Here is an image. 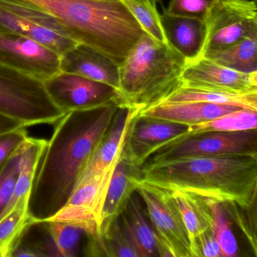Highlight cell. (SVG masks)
Segmentation results:
<instances>
[{
    "instance_id": "7402d4cb",
    "label": "cell",
    "mask_w": 257,
    "mask_h": 257,
    "mask_svg": "<svg viewBox=\"0 0 257 257\" xmlns=\"http://www.w3.org/2000/svg\"><path fill=\"white\" fill-rule=\"evenodd\" d=\"M203 57L240 72H257V16L239 42L225 49L208 51Z\"/></svg>"
},
{
    "instance_id": "836d02e7",
    "label": "cell",
    "mask_w": 257,
    "mask_h": 257,
    "mask_svg": "<svg viewBox=\"0 0 257 257\" xmlns=\"http://www.w3.org/2000/svg\"><path fill=\"white\" fill-rule=\"evenodd\" d=\"M25 127L0 134V173L29 136Z\"/></svg>"
},
{
    "instance_id": "8d00e7d4",
    "label": "cell",
    "mask_w": 257,
    "mask_h": 257,
    "mask_svg": "<svg viewBox=\"0 0 257 257\" xmlns=\"http://www.w3.org/2000/svg\"><path fill=\"white\" fill-rule=\"evenodd\" d=\"M150 1L152 2V3H156V4H157V3L161 4L162 3V0H150Z\"/></svg>"
},
{
    "instance_id": "d6a6232c",
    "label": "cell",
    "mask_w": 257,
    "mask_h": 257,
    "mask_svg": "<svg viewBox=\"0 0 257 257\" xmlns=\"http://www.w3.org/2000/svg\"><path fill=\"white\" fill-rule=\"evenodd\" d=\"M216 0H170L163 11L174 16L198 18L205 21Z\"/></svg>"
},
{
    "instance_id": "4fadbf2b",
    "label": "cell",
    "mask_w": 257,
    "mask_h": 257,
    "mask_svg": "<svg viewBox=\"0 0 257 257\" xmlns=\"http://www.w3.org/2000/svg\"><path fill=\"white\" fill-rule=\"evenodd\" d=\"M190 128L139 113L130 124L121 156L133 165L141 167L155 151L189 134Z\"/></svg>"
},
{
    "instance_id": "5bb4252c",
    "label": "cell",
    "mask_w": 257,
    "mask_h": 257,
    "mask_svg": "<svg viewBox=\"0 0 257 257\" xmlns=\"http://www.w3.org/2000/svg\"><path fill=\"white\" fill-rule=\"evenodd\" d=\"M180 85L249 93L257 92V72H240L202 57L187 62Z\"/></svg>"
},
{
    "instance_id": "8fae6325",
    "label": "cell",
    "mask_w": 257,
    "mask_h": 257,
    "mask_svg": "<svg viewBox=\"0 0 257 257\" xmlns=\"http://www.w3.org/2000/svg\"><path fill=\"white\" fill-rule=\"evenodd\" d=\"M61 56L27 36L0 33V64L45 81L61 72Z\"/></svg>"
},
{
    "instance_id": "1f68e13d",
    "label": "cell",
    "mask_w": 257,
    "mask_h": 257,
    "mask_svg": "<svg viewBox=\"0 0 257 257\" xmlns=\"http://www.w3.org/2000/svg\"><path fill=\"white\" fill-rule=\"evenodd\" d=\"M23 146L24 144L14 154L0 173V218L9 205L15 192V186L19 175Z\"/></svg>"
},
{
    "instance_id": "44dd1931",
    "label": "cell",
    "mask_w": 257,
    "mask_h": 257,
    "mask_svg": "<svg viewBox=\"0 0 257 257\" xmlns=\"http://www.w3.org/2000/svg\"><path fill=\"white\" fill-rule=\"evenodd\" d=\"M47 145L48 140L30 137L24 143L15 192L0 220L15 208L20 199L30 196Z\"/></svg>"
},
{
    "instance_id": "e575fe53",
    "label": "cell",
    "mask_w": 257,
    "mask_h": 257,
    "mask_svg": "<svg viewBox=\"0 0 257 257\" xmlns=\"http://www.w3.org/2000/svg\"><path fill=\"white\" fill-rule=\"evenodd\" d=\"M192 250L193 257H223L220 244L210 228L195 238Z\"/></svg>"
},
{
    "instance_id": "d6986e66",
    "label": "cell",
    "mask_w": 257,
    "mask_h": 257,
    "mask_svg": "<svg viewBox=\"0 0 257 257\" xmlns=\"http://www.w3.org/2000/svg\"><path fill=\"white\" fill-rule=\"evenodd\" d=\"M162 24L169 45L185 57L187 62L202 57L206 25L202 20L174 16L163 11Z\"/></svg>"
},
{
    "instance_id": "ba28073f",
    "label": "cell",
    "mask_w": 257,
    "mask_h": 257,
    "mask_svg": "<svg viewBox=\"0 0 257 257\" xmlns=\"http://www.w3.org/2000/svg\"><path fill=\"white\" fill-rule=\"evenodd\" d=\"M0 33L27 36L60 56L79 44L49 14L13 0H0Z\"/></svg>"
},
{
    "instance_id": "cb8c5ba5",
    "label": "cell",
    "mask_w": 257,
    "mask_h": 257,
    "mask_svg": "<svg viewBox=\"0 0 257 257\" xmlns=\"http://www.w3.org/2000/svg\"><path fill=\"white\" fill-rule=\"evenodd\" d=\"M171 190L179 206L192 244L195 238L210 228L208 200L184 190Z\"/></svg>"
},
{
    "instance_id": "4316f807",
    "label": "cell",
    "mask_w": 257,
    "mask_h": 257,
    "mask_svg": "<svg viewBox=\"0 0 257 257\" xmlns=\"http://www.w3.org/2000/svg\"><path fill=\"white\" fill-rule=\"evenodd\" d=\"M57 256L74 257L79 253L80 246L86 232L76 225L51 220L45 222Z\"/></svg>"
},
{
    "instance_id": "7a4b0ae2",
    "label": "cell",
    "mask_w": 257,
    "mask_h": 257,
    "mask_svg": "<svg viewBox=\"0 0 257 257\" xmlns=\"http://www.w3.org/2000/svg\"><path fill=\"white\" fill-rule=\"evenodd\" d=\"M58 20L72 39L120 66L145 33L121 0H13Z\"/></svg>"
},
{
    "instance_id": "484cf974",
    "label": "cell",
    "mask_w": 257,
    "mask_h": 257,
    "mask_svg": "<svg viewBox=\"0 0 257 257\" xmlns=\"http://www.w3.org/2000/svg\"><path fill=\"white\" fill-rule=\"evenodd\" d=\"M100 242L104 256L142 257L121 214L102 232Z\"/></svg>"
},
{
    "instance_id": "f1b7e54d",
    "label": "cell",
    "mask_w": 257,
    "mask_h": 257,
    "mask_svg": "<svg viewBox=\"0 0 257 257\" xmlns=\"http://www.w3.org/2000/svg\"><path fill=\"white\" fill-rule=\"evenodd\" d=\"M145 33L163 43L169 44L157 4L150 0H121Z\"/></svg>"
},
{
    "instance_id": "d590c367",
    "label": "cell",
    "mask_w": 257,
    "mask_h": 257,
    "mask_svg": "<svg viewBox=\"0 0 257 257\" xmlns=\"http://www.w3.org/2000/svg\"><path fill=\"white\" fill-rule=\"evenodd\" d=\"M22 127L25 126L21 122L4 115L0 114V134L22 128Z\"/></svg>"
},
{
    "instance_id": "ac0fdd59",
    "label": "cell",
    "mask_w": 257,
    "mask_h": 257,
    "mask_svg": "<svg viewBox=\"0 0 257 257\" xmlns=\"http://www.w3.org/2000/svg\"><path fill=\"white\" fill-rule=\"evenodd\" d=\"M241 109L244 108L206 102H162L142 110L139 114L194 126Z\"/></svg>"
},
{
    "instance_id": "74e56055",
    "label": "cell",
    "mask_w": 257,
    "mask_h": 257,
    "mask_svg": "<svg viewBox=\"0 0 257 257\" xmlns=\"http://www.w3.org/2000/svg\"><path fill=\"white\" fill-rule=\"evenodd\" d=\"M255 2H256V5H257V0H255Z\"/></svg>"
},
{
    "instance_id": "f546056e",
    "label": "cell",
    "mask_w": 257,
    "mask_h": 257,
    "mask_svg": "<svg viewBox=\"0 0 257 257\" xmlns=\"http://www.w3.org/2000/svg\"><path fill=\"white\" fill-rule=\"evenodd\" d=\"M232 223L245 237L257 256V187L250 203L240 206L234 202H221Z\"/></svg>"
},
{
    "instance_id": "83f0119b",
    "label": "cell",
    "mask_w": 257,
    "mask_h": 257,
    "mask_svg": "<svg viewBox=\"0 0 257 257\" xmlns=\"http://www.w3.org/2000/svg\"><path fill=\"white\" fill-rule=\"evenodd\" d=\"M207 199V198H206ZM209 206V226L223 251V257L239 256L238 242L232 231V222L223 204L207 199Z\"/></svg>"
},
{
    "instance_id": "6da1fadb",
    "label": "cell",
    "mask_w": 257,
    "mask_h": 257,
    "mask_svg": "<svg viewBox=\"0 0 257 257\" xmlns=\"http://www.w3.org/2000/svg\"><path fill=\"white\" fill-rule=\"evenodd\" d=\"M120 105L70 111L56 123L29 198L33 223L48 221L66 205Z\"/></svg>"
},
{
    "instance_id": "ffe728a7",
    "label": "cell",
    "mask_w": 257,
    "mask_h": 257,
    "mask_svg": "<svg viewBox=\"0 0 257 257\" xmlns=\"http://www.w3.org/2000/svg\"><path fill=\"white\" fill-rule=\"evenodd\" d=\"M121 217L130 229L142 257L159 256L157 234L137 192L130 198Z\"/></svg>"
},
{
    "instance_id": "7c38bea8",
    "label": "cell",
    "mask_w": 257,
    "mask_h": 257,
    "mask_svg": "<svg viewBox=\"0 0 257 257\" xmlns=\"http://www.w3.org/2000/svg\"><path fill=\"white\" fill-rule=\"evenodd\" d=\"M114 167L80 181L66 205L51 220L76 225L86 232L87 239L100 236L99 219Z\"/></svg>"
},
{
    "instance_id": "e0dca14e",
    "label": "cell",
    "mask_w": 257,
    "mask_h": 257,
    "mask_svg": "<svg viewBox=\"0 0 257 257\" xmlns=\"http://www.w3.org/2000/svg\"><path fill=\"white\" fill-rule=\"evenodd\" d=\"M142 181L141 167L120 156L108 184L99 223V235L120 215Z\"/></svg>"
},
{
    "instance_id": "277c9868",
    "label": "cell",
    "mask_w": 257,
    "mask_h": 257,
    "mask_svg": "<svg viewBox=\"0 0 257 257\" xmlns=\"http://www.w3.org/2000/svg\"><path fill=\"white\" fill-rule=\"evenodd\" d=\"M185 57L144 33L119 66L122 105L139 112L164 101L181 84Z\"/></svg>"
},
{
    "instance_id": "9a60e30c",
    "label": "cell",
    "mask_w": 257,
    "mask_h": 257,
    "mask_svg": "<svg viewBox=\"0 0 257 257\" xmlns=\"http://www.w3.org/2000/svg\"><path fill=\"white\" fill-rule=\"evenodd\" d=\"M139 113V110L126 105L119 107L81 181L105 173L115 167L121 156L130 124Z\"/></svg>"
},
{
    "instance_id": "3957f363",
    "label": "cell",
    "mask_w": 257,
    "mask_h": 257,
    "mask_svg": "<svg viewBox=\"0 0 257 257\" xmlns=\"http://www.w3.org/2000/svg\"><path fill=\"white\" fill-rule=\"evenodd\" d=\"M142 181L184 190L240 206L250 203L257 187V158L205 157L142 167Z\"/></svg>"
},
{
    "instance_id": "8992f818",
    "label": "cell",
    "mask_w": 257,
    "mask_h": 257,
    "mask_svg": "<svg viewBox=\"0 0 257 257\" xmlns=\"http://www.w3.org/2000/svg\"><path fill=\"white\" fill-rule=\"evenodd\" d=\"M234 155L257 158V129L189 133L157 149L141 168L190 158Z\"/></svg>"
},
{
    "instance_id": "52a82bcc",
    "label": "cell",
    "mask_w": 257,
    "mask_h": 257,
    "mask_svg": "<svg viewBox=\"0 0 257 257\" xmlns=\"http://www.w3.org/2000/svg\"><path fill=\"white\" fill-rule=\"evenodd\" d=\"M136 192L157 238L172 257H193L190 235L172 190L142 181Z\"/></svg>"
},
{
    "instance_id": "d4e9b609",
    "label": "cell",
    "mask_w": 257,
    "mask_h": 257,
    "mask_svg": "<svg viewBox=\"0 0 257 257\" xmlns=\"http://www.w3.org/2000/svg\"><path fill=\"white\" fill-rule=\"evenodd\" d=\"M29 198L20 199L15 208L0 220V256H10L23 232L33 223L29 215Z\"/></svg>"
},
{
    "instance_id": "9c48e42d",
    "label": "cell",
    "mask_w": 257,
    "mask_h": 257,
    "mask_svg": "<svg viewBox=\"0 0 257 257\" xmlns=\"http://www.w3.org/2000/svg\"><path fill=\"white\" fill-rule=\"evenodd\" d=\"M257 16L253 0H216L205 22L206 39L203 54L225 49L246 36Z\"/></svg>"
},
{
    "instance_id": "603a6c76",
    "label": "cell",
    "mask_w": 257,
    "mask_h": 257,
    "mask_svg": "<svg viewBox=\"0 0 257 257\" xmlns=\"http://www.w3.org/2000/svg\"><path fill=\"white\" fill-rule=\"evenodd\" d=\"M162 102H206L237 106L257 112V92L233 93L215 89L180 85Z\"/></svg>"
},
{
    "instance_id": "2e32d148",
    "label": "cell",
    "mask_w": 257,
    "mask_h": 257,
    "mask_svg": "<svg viewBox=\"0 0 257 257\" xmlns=\"http://www.w3.org/2000/svg\"><path fill=\"white\" fill-rule=\"evenodd\" d=\"M61 72L77 74L119 90V65L97 50L79 43L61 56Z\"/></svg>"
},
{
    "instance_id": "4dcf8cb0",
    "label": "cell",
    "mask_w": 257,
    "mask_h": 257,
    "mask_svg": "<svg viewBox=\"0 0 257 257\" xmlns=\"http://www.w3.org/2000/svg\"><path fill=\"white\" fill-rule=\"evenodd\" d=\"M257 129V112L241 109L214 120L191 126L190 133L204 131H239Z\"/></svg>"
},
{
    "instance_id": "30bf717a",
    "label": "cell",
    "mask_w": 257,
    "mask_h": 257,
    "mask_svg": "<svg viewBox=\"0 0 257 257\" xmlns=\"http://www.w3.org/2000/svg\"><path fill=\"white\" fill-rule=\"evenodd\" d=\"M44 83L51 99L66 113L114 102L122 104L117 89L77 74L61 72Z\"/></svg>"
},
{
    "instance_id": "5b68a950",
    "label": "cell",
    "mask_w": 257,
    "mask_h": 257,
    "mask_svg": "<svg viewBox=\"0 0 257 257\" xmlns=\"http://www.w3.org/2000/svg\"><path fill=\"white\" fill-rule=\"evenodd\" d=\"M0 114L27 128L56 124L66 113L51 99L44 81L0 64Z\"/></svg>"
}]
</instances>
